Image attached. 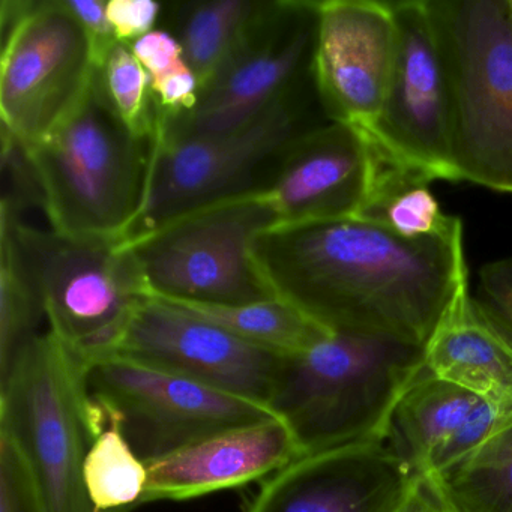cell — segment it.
<instances>
[{
	"label": "cell",
	"mask_w": 512,
	"mask_h": 512,
	"mask_svg": "<svg viewBox=\"0 0 512 512\" xmlns=\"http://www.w3.org/2000/svg\"><path fill=\"white\" fill-rule=\"evenodd\" d=\"M85 370L47 329L0 377V431L25 454L46 512H95L85 463L97 425Z\"/></svg>",
	"instance_id": "obj_6"
},
{
	"label": "cell",
	"mask_w": 512,
	"mask_h": 512,
	"mask_svg": "<svg viewBox=\"0 0 512 512\" xmlns=\"http://www.w3.org/2000/svg\"><path fill=\"white\" fill-rule=\"evenodd\" d=\"M277 217L262 190L181 215L127 241L151 298L245 305L275 298L253 244Z\"/></svg>",
	"instance_id": "obj_7"
},
{
	"label": "cell",
	"mask_w": 512,
	"mask_h": 512,
	"mask_svg": "<svg viewBox=\"0 0 512 512\" xmlns=\"http://www.w3.org/2000/svg\"><path fill=\"white\" fill-rule=\"evenodd\" d=\"M472 298L485 322L512 346V259L482 266Z\"/></svg>",
	"instance_id": "obj_28"
},
{
	"label": "cell",
	"mask_w": 512,
	"mask_h": 512,
	"mask_svg": "<svg viewBox=\"0 0 512 512\" xmlns=\"http://www.w3.org/2000/svg\"><path fill=\"white\" fill-rule=\"evenodd\" d=\"M104 95L122 124L142 140L152 142L158 128V110L151 79L130 46L116 43L98 68Z\"/></svg>",
	"instance_id": "obj_26"
},
{
	"label": "cell",
	"mask_w": 512,
	"mask_h": 512,
	"mask_svg": "<svg viewBox=\"0 0 512 512\" xmlns=\"http://www.w3.org/2000/svg\"><path fill=\"white\" fill-rule=\"evenodd\" d=\"M503 418L478 395L424 367L395 404L382 442L416 479H431L473 451Z\"/></svg>",
	"instance_id": "obj_17"
},
{
	"label": "cell",
	"mask_w": 512,
	"mask_h": 512,
	"mask_svg": "<svg viewBox=\"0 0 512 512\" xmlns=\"http://www.w3.org/2000/svg\"><path fill=\"white\" fill-rule=\"evenodd\" d=\"M377 167L376 149L361 130L328 122L287 146L262 194L280 224L358 217Z\"/></svg>",
	"instance_id": "obj_15"
},
{
	"label": "cell",
	"mask_w": 512,
	"mask_h": 512,
	"mask_svg": "<svg viewBox=\"0 0 512 512\" xmlns=\"http://www.w3.org/2000/svg\"><path fill=\"white\" fill-rule=\"evenodd\" d=\"M25 151L55 232L112 241L130 238L148 187L152 142L122 124L98 73L73 113Z\"/></svg>",
	"instance_id": "obj_3"
},
{
	"label": "cell",
	"mask_w": 512,
	"mask_h": 512,
	"mask_svg": "<svg viewBox=\"0 0 512 512\" xmlns=\"http://www.w3.org/2000/svg\"><path fill=\"white\" fill-rule=\"evenodd\" d=\"M110 356L160 368L265 407L284 358L151 296L134 311Z\"/></svg>",
	"instance_id": "obj_13"
},
{
	"label": "cell",
	"mask_w": 512,
	"mask_h": 512,
	"mask_svg": "<svg viewBox=\"0 0 512 512\" xmlns=\"http://www.w3.org/2000/svg\"><path fill=\"white\" fill-rule=\"evenodd\" d=\"M430 481L449 512H512V413Z\"/></svg>",
	"instance_id": "obj_21"
},
{
	"label": "cell",
	"mask_w": 512,
	"mask_h": 512,
	"mask_svg": "<svg viewBox=\"0 0 512 512\" xmlns=\"http://www.w3.org/2000/svg\"><path fill=\"white\" fill-rule=\"evenodd\" d=\"M302 110L293 94L229 133L154 136L145 200L127 241L188 212L262 190L265 169L274 170L287 146L307 131Z\"/></svg>",
	"instance_id": "obj_9"
},
{
	"label": "cell",
	"mask_w": 512,
	"mask_h": 512,
	"mask_svg": "<svg viewBox=\"0 0 512 512\" xmlns=\"http://www.w3.org/2000/svg\"><path fill=\"white\" fill-rule=\"evenodd\" d=\"M130 49L151 80L170 73L185 61L178 37H173L163 29H154L145 37L134 41L130 44Z\"/></svg>",
	"instance_id": "obj_30"
},
{
	"label": "cell",
	"mask_w": 512,
	"mask_h": 512,
	"mask_svg": "<svg viewBox=\"0 0 512 512\" xmlns=\"http://www.w3.org/2000/svg\"><path fill=\"white\" fill-rule=\"evenodd\" d=\"M397 50L376 121L361 130L386 160L431 181H460L452 154V106L445 65L425 0L391 2Z\"/></svg>",
	"instance_id": "obj_12"
},
{
	"label": "cell",
	"mask_w": 512,
	"mask_h": 512,
	"mask_svg": "<svg viewBox=\"0 0 512 512\" xmlns=\"http://www.w3.org/2000/svg\"><path fill=\"white\" fill-rule=\"evenodd\" d=\"M0 23L2 134L29 149L79 106L98 64L64 0H2Z\"/></svg>",
	"instance_id": "obj_8"
},
{
	"label": "cell",
	"mask_w": 512,
	"mask_h": 512,
	"mask_svg": "<svg viewBox=\"0 0 512 512\" xmlns=\"http://www.w3.org/2000/svg\"><path fill=\"white\" fill-rule=\"evenodd\" d=\"M428 373L512 413V346L476 310L470 289L452 302L424 346Z\"/></svg>",
	"instance_id": "obj_19"
},
{
	"label": "cell",
	"mask_w": 512,
	"mask_h": 512,
	"mask_svg": "<svg viewBox=\"0 0 512 512\" xmlns=\"http://www.w3.org/2000/svg\"><path fill=\"white\" fill-rule=\"evenodd\" d=\"M317 2H263L250 32L229 64L200 92L193 112L158 121L155 136L166 139L229 133L253 122L296 94L311 73Z\"/></svg>",
	"instance_id": "obj_11"
},
{
	"label": "cell",
	"mask_w": 512,
	"mask_h": 512,
	"mask_svg": "<svg viewBox=\"0 0 512 512\" xmlns=\"http://www.w3.org/2000/svg\"><path fill=\"white\" fill-rule=\"evenodd\" d=\"M397 50L391 2H317L314 89L329 122L367 130L382 109Z\"/></svg>",
	"instance_id": "obj_14"
},
{
	"label": "cell",
	"mask_w": 512,
	"mask_h": 512,
	"mask_svg": "<svg viewBox=\"0 0 512 512\" xmlns=\"http://www.w3.org/2000/svg\"><path fill=\"white\" fill-rule=\"evenodd\" d=\"M448 77L460 181L512 193L509 0H425Z\"/></svg>",
	"instance_id": "obj_4"
},
{
	"label": "cell",
	"mask_w": 512,
	"mask_h": 512,
	"mask_svg": "<svg viewBox=\"0 0 512 512\" xmlns=\"http://www.w3.org/2000/svg\"><path fill=\"white\" fill-rule=\"evenodd\" d=\"M98 410L100 425L86 455V491L95 512H131L143 505L148 464L136 454L116 419Z\"/></svg>",
	"instance_id": "obj_24"
},
{
	"label": "cell",
	"mask_w": 512,
	"mask_h": 512,
	"mask_svg": "<svg viewBox=\"0 0 512 512\" xmlns=\"http://www.w3.org/2000/svg\"><path fill=\"white\" fill-rule=\"evenodd\" d=\"M416 478L383 442L302 455L266 479L247 512H394Z\"/></svg>",
	"instance_id": "obj_16"
},
{
	"label": "cell",
	"mask_w": 512,
	"mask_h": 512,
	"mask_svg": "<svg viewBox=\"0 0 512 512\" xmlns=\"http://www.w3.org/2000/svg\"><path fill=\"white\" fill-rule=\"evenodd\" d=\"M509 8H511V14H512V0H509Z\"/></svg>",
	"instance_id": "obj_33"
},
{
	"label": "cell",
	"mask_w": 512,
	"mask_h": 512,
	"mask_svg": "<svg viewBox=\"0 0 512 512\" xmlns=\"http://www.w3.org/2000/svg\"><path fill=\"white\" fill-rule=\"evenodd\" d=\"M0 230L13 238L55 337L85 368L113 355L149 298L127 241L35 229L7 211H0Z\"/></svg>",
	"instance_id": "obj_5"
},
{
	"label": "cell",
	"mask_w": 512,
	"mask_h": 512,
	"mask_svg": "<svg viewBox=\"0 0 512 512\" xmlns=\"http://www.w3.org/2000/svg\"><path fill=\"white\" fill-rule=\"evenodd\" d=\"M253 257L275 298L323 328L421 347L469 289L463 232L410 239L355 217L278 223Z\"/></svg>",
	"instance_id": "obj_1"
},
{
	"label": "cell",
	"mask_w": 512,
	"mask_h": 512,
	"mask_svg": "<svg viewBox=\"0 0 512 512\" xmlns=\"http://www.w3.org/2000/svg\"><path fill=\"white\" fill-rule=\"evenodd\" d=\"M263 2L211 0L191 5L179 31L184 59L202 89L229 64L250 32Z\"/></svg>",
	"instance_id": "obj_23"
},
{
	"label": "cell",
	"mask_w": 512,
	"mask_h": 512,
	"mask_svg": "<svg viewBox=\"0 0 512 512\" xmlns=\"http://www.w3.org/2000/svg\"><path fill=\"white\" fill-rule=\"evenodd\" d=\"M167 302L221 326L253 346L277 355H295L332 332L278 298L245 305Z\"/></svg>",
	"instance_id": "obj_22"
},
{
	"label": "cell",
	"mask_w": 512,
	"mask_h": 512,
	"mask_svg": "<svg viewBox=\"0 0 512 512\" xmlns=\"http://www.w3.org/2000/svg\"><path fill=\"white\" fill-rule=\"evenodd\" d=\"M85 380L92 401L116 419L145 463L212 434L274 418L262 404L122 356L88 365Z\"/></svg>",
	"instance_id": "obj_10"
},
{
	"label": "cell",
	"mask_w": 512,
	"mask_h": 512,
	"mask_svg": "<svg viewBox=\"0 0 512 512\" xmlns=\"http://www.w3.org/2000/svg\"><path fill=\"white\" fill-rule=\"evenodd\" d=\"M106 11L118 43L130 46L154 31L161 5L152 0H109Z\"/></svg>",
	"instance_id": "obj_29"
},
{
	"label": "cell",
	"mask_w": 512,
	"mask_h": 512,
	"mask_svg": "<svg viewBox=\"0 0 512 512\" xmlns=\"http://www.w3.org/2000/svg\"><path fill=\"white\" fill-rule=\"evenodd\" d=\"M302 457L292 431L277 416L212 434L149 461L143 503L197 499L274 475Z\"/></svg>",
	"instance_id": "obj_18"
},
{
	"label": "cell",
	"mask_w": 512,
	"mask_h": 512,
	"mask_svg": "<svg viewBox=\"0 0 512 512\" xmlns=\"http://www.w3.org/2000/svg\"><path fill=\"white\" fill-rule=\"evenodd\" d=\"M376 154V181L361 214L355 218L380 224L410 239L463 232L460 218L451 217L440 208L431 193L430 178L386 160L377 151Z\"/></svg>",
	"instance_id": "obj_20"
},
{
	"label": "cell",
	"mask_w": 512,
	"mask_h": 512,
	"mask_svg": "<svg viewBox=\"0 0 512 512\" xmlns=\"http://www.w3.org/2000/svg\"><path fill=\"white\" fill-rule=\"evenodd\" d=\"M424 370V347L379 335L331 332L284 356L268 407L302 455L382 442L389 416Z\"/></svg>",
	"instance_id": "obj_2"
},
{
	"label": "cell",
	"mask_w": 512,
	"mask_h": 512,
	"mask_svg": "<svg viewBox=\"0 0 512 512\" xmlns=\"http://www.w3.org/2000/svg\"><path fill=\"white\" fill-rule=\"evenodd\" d=\"M65 8L80 23L91 41L98 68L118 43L112 25L107 19V2L104 0H64Z\"/></svg>",
	"instance_id": "obj_31"
},
{
	"label": "cell",
	"mask_w": 512,
	"mask_h": 512,
	"mask_svg": "<svg viewBox=\"0 0 512 512\" xmlns=\"http://www.w3.org/2000/svg\"><path fill=\"white\" fill-rule=\"evenodd\" d=\"M0 512H46L25 454L4 431H0Z\"/></svg>",
	"instance_id": "obj_27"
},
{
	"label": "cell",
	"mask_w": 512,
	"mask_h": 512,
	"mask_svg": "<svg viewBox=\"0 0 512 512\" xmlns=\"http://www.w3.org/2000/svg\"><path fill=\"white\" fill-rule=\"evenodd\" d=\"M43 301L29 278L10 233L0 230V377L41 334Z\"/></svg>",
	"instance_id": "obj_25"
},
{
	"label": "cell",
	"mask_w": 512,
	"mask_h": 512,
	"mask_svg": "<svg viewBox=\"0 0 512 512\" xmlns=\"http://www.w3.org/2000/svg\"><path fill=\"white\" fill-rule=\"evenodd\" d=\"M394 512H449L430 479H416L406 499Z\"/></svg>",
	"instance_id": "obj_32"
}]
</instances>
